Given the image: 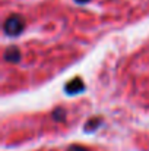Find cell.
<instances>
[{"label":"cell","instance_id":"cell-1","mask_svg":"<svg viewBox=\"0 0 149 151\" xmlns=\"http://www.w3.org/2000/svg\"><path fill=\"white\" fill-rule=\"evenodd\" d=\"M25 29V21L21 15H10L3 24V31L9 37H18Z\"/></svg>","mask_w":149,"mask_h":151},{"label":"cell","instance_id":"cell-2","mask_svg":"<svg viewBox=\"0 0 149 151\" xmlns=\"http://www.w3.org/2000/svg\"><path fill=\"white\" fill-rule=\"evenodd\" d=\"M64 90H66L67 94L75 96V94H79V93H82V91L85 90V84H83V81H82L81 78H73L70 82L66 84Z\"/></svg>","mask_w":149,"mask_h":151},{"label":"cell","instance_id":"cell-3","mask_svg":"<svg viewBox=\"0 0 149 151\" xmlns=\"http://www.w3.org/2000/svg\"><path fill=\"white\" fill-rule=\"evenodd\" d=\"M3 56H4V60L6 62H9V63H18L21 60V50L16 46H10V47H7L4 50Z\"/></svg>","mask_w":149,"mask_h":151},{"label":"cell","instance_id":"cell-4","mask_svg":"<svg viewBox=\"0 0 149 151\" xmlns=\"http://www.w3.org/2000/svg\"><path fill=\"white\" fill-rule=\"evenodd\" d=\"M53 119L57 120V122H64V119H66V110H64L63 107L56 109V110L53 111Z\"/></svg>","mask_w":149,"mask_h":151},{"label":"cell","instance_id":"cell-5","mask_svg":"<svg viewBox=\"0 0 149 151\" xmlns=\"http://www.w3.org/2000/svg\"><path fill=\"white\" fill-rule=\"evenodd\" d=\"M99 122H101V119L99 117H95V119H91L88 123H86V131H92V129H97V126L95 125H98Z\"/></svg>","mask_w":149,"mask_h":151},{"label":"cell","instance_id":"cell-6","mask_svg":"<svg viewBox=\"0 0 149 151\" xmlns=\"http://www.w3.org/2000/svg\"><path fill=\"white\" fill-rule=\"evenodd\" d=\"M66 151H89V150H88L86 147H82V145H76V144H75V145H70Z\"/></svg>","mask_w":149,"mask_h":151},{"label":"cell","instance_id":"cell-7","mask_svg":"<svg viewBox=\"0 0 149 151\" xmlns=\"http://www.w3.org/2000/svg\"><path fill=\"white\" fill-rule=\"evenodd\" d=\"M76 3H79V4H83V3H88L89 0H75Z\"/></svg>","mask_w":149,"mask_h":151}]
</instances>
